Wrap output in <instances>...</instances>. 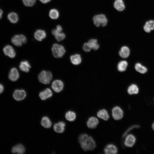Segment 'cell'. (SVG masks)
I'll return each instance as SVG.
<instances>
[{
  "label": "cell",
  "instance_id": "6da1fadb",
  "mask_svg": "<svg viewBox=\"0 0 154 154\" xmlns=\"http://www.w3.org/2000/svg\"><path fill=\"white\" fill-rule=\"evenodd\" d=\"M52 78V73L49 71L43 70L39 73L38 76L39 81L45 84L50 83Z\"/></svg>",
  "mask_w": 154,
  "mask_h": 154
},
{
  "label": "cell",
  "instance_id": "7a4b0ae2",
  "mask_svg": "<svg viewBox=\"0 0 154 154\" xmlns=\"http://www.w3.org/2000/svg\"><path fill=\"white\" fill-rule=\"evenodd\" d=\"M52 51L53 56L56 58L62 57L66 52L65 49L62 45L56 43L53 45Z\"/></svg>",
  "mask_w": 154,
  "mask_h": 154
},
{
  "label": "cell",
  "instance_id": "3957f363",
  "mask_svg": "<svg viewBox=\"0 0 154 154\" xmlns=\"http://www.w3.org/2000/svg\"><path fill=\"white\" fill-rule=\"evenodd\" d=\"M93 21L95 25L98 27L100 25L102 27L105 26L108 21L106 16L103 14L95 15L93 18Z\"/></svg>",
  "mask_w": 154,
  "mask_h": 154
},
{
  "label": "cell",
  "instance_id": "277c9868",
  "mask_svg": "<svg viewBox=\"0 0 154 154\" xmlns=\"http://www.w3.org/2000/svg\"><path fill=\"white\" fill-rule=\"evenodd\" d=\"M80 145L81 148L85 151L93 150L94 149L96 146V143L94 140L90 136H89L86 141Z\"/></svg>",
  "mask_w": 154,
  "mask_h": 154
},
{
  "label": "cell",
  "instance_id": "5b68a950",
  "mask_svg": "<svg viewBox=\"0 0 154 154\" xmlns=\"http://www.w3.org/2000/svg\"><path fill=\"white\" fill-rule=\"evenodd\" d=\"M12 43L17 46H21L23 44L25 43L27 41L26 37L23 35H15L12 38Z\"/></svg>",
  "mask_w": 154,
  "mask_h": 154
},
{
  "label": "cell",
  "instance_id": "8992f818",
  "mask_svg": "<svg viewBox=\"0 0 154 154\" xmlns=\"http://www.w3.org/2000/svg\"><path fill=\"white\" fill-rule=\"evenodd\" d=\"M112 115L114 119L116 120H120L123 117V111L119 107L116 106L112 109Z\"/></svg>",
  "mask_w": 154,
  "mask_h": 154
},
{
  "label": "cell",
  "instance_id": "52a82bcc",
  "mask_svg": "<svg viewBox=\"0 0 154 154\" xmlns=\"http://www.w3.org/2000/svg\"><path fill=\"white\" fill-rule=\"evenodd\" d=\"M26 96L25 91L22 89L15 90L13 94V97L17 101H20L24 100Z\"/></svg>",
  "mask_w": 154,
  "mask_h": 154
},
{
  "label": "cell",
  "instance_id": "ba28073f",
  "mask_svg": "<svg viewBox=\"0 0 154 154\" xmlns=\"http://www.w3.org/2000/svg\"><path fill=\"white\" fill-rule=\"evenodd\" d=\"M51 87L54 92L58 93L62 90L64 87V84L60 80H56L52 82Z\"/></svg>",
  "mask_w": 154,
  "mask_h": 154
},
{
  "label": "cell",
  "instance_id": "9c48e42d",
  "mask_svg": "<svg viewBox=\"0 0 154 154\" xmlns=\"http://www.w3.org/2000/svg\"><path fill=\"white\" fill-rule=\"evenodd\" d=\"M124 144L128 147H132L135 144L136 139L135 137L132 134L127 135L125 137Z\"/></svg>",
  "mask_w": 154,
  "mask_h": 154
},
{
  "label": "cell",
  "instance_id": "30bf717a",
  "mask_svg": "<svg viewBox=\"0 0 154 154\" xmlns=\"http://www.w3.org/2000/svg\"><path fill=\"white\" fill-rule=\"evenodd\" d=\"M3 50L5 54L10 58H13L16 56V52L15 50L10 45H8L5 46Z\"/></svg>",
  "mask_w": 154,
  "mask_h": 154
},
{
  "label": "cell",
  "instance_id": "8fae6325",
  "mask_svg": "<svg viewBox=\"0 0 154 154\" xmlns=\"http://www.w3.org/2000/svg\"><path fill=\"white\" fill-rule=\"evenodd\" d=\"M19 74L17 69L15 67L12 68L10 70L8 78L9 79L12 81H16L19 78Z\"/></svg>",
  "mask_w": 154,
  "mask_h": 154
},
{
  "label": "cell",
  "instance_id": "7c38bea8",
  "mask_svg": "<svg viewBox=\"0 0 154 154\" xmlns=\"http://www.w3.org/2000/svg\"><path fill=\"white\" fill-rule=\"evenodd\" d=\"M104 151L106 154H116L117 153V149L115 145L110 144L106 146Z\"/></svg>",
  "mask_w": 154,
  "mask_h": 154
},
{
  "label": "cell",
  "instance_id": "4fadbf2b",
  "mask_svg": "<svg viewBox=\"0 0 154 154\" xmlns=\"http://www.w3.org/2000/svg\"><path fill=\"white\" fill-rule=\"evenodd\" d=\"M52 95V92L49 88H46L44 91L40 92L39 94L40 98L43 100H45L51 97Z\"/></svg>",
  "mask_w": 154,
  "mask_h": 154
},
{
  "label": "cell",
  "instance_id": "5bb4252c",
  "mask_svg": "<svg viewBox=\"0 0 154 154\" xmlns=\"http://www.w3.org/2000/svg\"><path fill=\"white\" fill-rule=\"evenodd\" d=\"M45 31L42 30L38 29L34 34V37L35 39L37 41H41L46 37Z\"/></svg>",
  "mask_w": 154,
  "mask_h": 154
},
{
  "label": "cell",
  "instance_id": "9a60e30c",
  "mask_svg": "<svg viewBox=\"0 0 154 154\" xmlns=\"http://www.w3.org/2000/svg\"><path fill=\"white\" fill-rule=\"evenodd\" d=\"M99 121L98 119L95 117H90L87 122L88 127L90 129L95 128L98 124Z\"/></svg>",
  "mask_w": 154,
  "mask_h": 154
},
{
  "label": "cell",
  "instance_id": "2e32d148",
  "mask_svg": "<svg viewBox=\"0 0 154 154\" xmlns=\"http://www.w3.org/2000/svg\"><path fill=\"white\" fill-rule=\"evenodd\" d=\"M130 50L129 48L126 46H122L120 48L119 54V56L123 58H128L130 54Z\"/></svg>",
  "mask_w": 154,
  "mask_h": 154
},
{
  "label": "cell",
  "instance_id": "e0dca14e",
  "mask_svg": "<svg viewBox=\"0 0 154 154\" xmlns=\"http://www.w3.org/2000/svg\"><path fill=\"white\" fill-rule=\"evenodd\" d=\"M11 152L13 153L23 154L25 152V148L23 145L19 144L13 147Z\"/></svg>",
  "mask_w": 154,
  "mask_h": 154
},
{
  "label": "cell",
  "instance_id": "ac0fdd59",
  "mask_svg": "<svg viewBox=\"0 0 154 154\" xmlns=\"http://www.w3.org/2000/svg\"><path fill=\"white\" fill-rule=\"evenodd\" d=\"M65 123L62 121H60L55 123L53 127L54 131L57 133H62L65 130Z\"/></svg>",
  "mask_w": 154,
  "mask_h": 154
},
{
  "label": "cell",
  "instance_id": "d6986e66",
  "mask_svg": "<svg viewBox=\"0 0 154 154\" xmlns=\"http://www.w3.org/2000/svg\"><path fill=\"white\" fill-rule=\"evenodd\" d=\"M19 68L21 71L28 72L29 71L31 66L28 61L25 60L22 61L20 62Z\"/></svg>",
  "mask_w": 154,
  "mask_h": 154
},
{
  "label": "cell",
  "instance_id": "ffe728a7",
  "mask_svg": "<svg viewBox=\"0 0 154 154\" xmlns=\"http://www.w3.org/2000/svg\"><path fill=\"white\" fill-rule=\"evenodd\" d=\"M97 116L100 118L106 121L108 119L109 116L107 111L105 109L99 110L97 113Z\"/></svg>",
  "mask_w": 154,
  "mask_h": 154
},
{
  "label": "cell",
  "instance_id": "44dd1931",
  "mask_svg": "<svg viewBox=\"0 0 154 154\" xmlns=\"http://www.w3.org/2000/svg\"><path fill=\"white\" fill-rule=\"evenodd\" d=\"M127 92L129 95L136 94L139 93V88L136 84H133L128 87Z\"/></svg>",
  "mask_w": 154,
  "mask_h": 154
},
{
  "label": "cell",
  "instance_id": "7402d4cb",
  "mask_svg": "<svg viewBox=\"0 0 154 154\" xmlns=\"http://www.w3.org/2000/svg\"><path fill=\"white\" fill-rule=\"evenodd\" d=\"M143 29L147 33H149L151 30H154V21L150 20L146 22L144 26Z\"/></svg>",
  "mask_w": 154,
  "mask_h": 154
},
{
  "label": "cell",
  "instance_id": "603a6c76",
  "mask_svg": "<svg viewBox=\"0 0 154 154\" xmlns=\"http://www.w3.org/2000/svg\"><path fill=\"white\" fill-rule=\"evenodd\" d=\"M71 63L74 65L80 64L82 61V58L80 54H78L71 55L70 56Z\"/></svg>",
  "mask_w": 154,
  "mask_h": 154
},
{
  "label": "cell",
  "instance_id": "cb8c5ba5",
  "mask_svg": "<svg viewBox=\"0 0 154 154\" xmlns=\"http://www.w3.org/2000/svg\"><path fill=\"white\" fill-rule=\"evenodd\" d=\"M135 70L141 74H144L147 71L146 67L143 65L141 63L137 62L135 65Z\"/></svg>",
  "mask_w": 154,
  "mask_h": 154
},
{
  "label": "cell",
  "instance_id": "d4e9b609",
  "mask_svg": "<svg viewBox=\"0 0 154 154\" xmlns=\"http://www.w3.org/2000/svg\"><path fill=\"white\" fill-rule=\"evenodd\" d=\"M52 33L58 41H61L64 39L66 37V35L64 33L62 32H57L55 29H53L52 30Z\"/></svg>",
  "mask_w": 154,
  "mask_h": 154
},
{
  "label": "cell",
  "instance_id": "484cf974",
  "mask_svg": "<svg viewBox=\"0 0 154 154\" xmlns=\"http://www.w3.org/2000/svg\"><path fill=\"white\" fill-rule=\"evenodd\" d=\"M114 8L117 11H121L125 8V6L122 0H116L114 3Z\"/></svg>",
  "mask_w": 154,
  "mask_h": 154
},
{
  "label": "cell",
  "instance_id": "4316f807",
  "mask_svg": "<svg viewBox=\"0 0 154 154\" xmlns=\"http://www.w3.org/2000/svg\"><path fill=\"white\" fill-rule=\"evenodd\" d=\"M128 64L127 62L125 60H121L117 64L118 70L120 72L125 71L127 68Z\"/></svg>",
  "mask_w": 154,
  "mask_h": 154
},
{
  "label": "cell",
  "instance_id": "83f0119b",
  "mask_svg": "<svg viewBox=\"0 0 154 154\" xmlns=\"http://www.w3.org/2000/svg\"><path fill=\"white\" fill-rule=\"evenodd\" d=\"M42 125L45 128H50L52 125V122L49 118L47 116L42 117L41 120Z\"/></svg>",
  "mask_w": 154,
  "mask_h": 154
},
{
  "label": "cell",
  "instance_id": "f1b7e54d",
  "mask_svg": "<svg viewBox=\"0 0 154 154\" xmlns=\"http://www.w3.org/2000/svg\"><path fill=\"white\" fill-rule=\"evenodd\" d=\"M7 18L9 21L13 23H17L19 20L18 15L16 13L14 12H11L7 15Z\"/></svg>",
  "mask_w": 154,
  "mask_h": 154
},
{
  "label": "cell",
  "instance_id": "f546056e",
  "mask_svg": "<svg viewBox=\"0 0 154 154\" xmlns=\"http://www.w3.org/2000/svg\"><path fill=\"white\" fill-rule=\"evenodd\" d=\"M65 117L67 120L70 121H72L76 119V115L74 112L69 111L66 113Z\"/></svg>",
  "mask_w": 154,
  "mask_h": 154
},
{
  "label": "cell",
  "instance_id": "4dcf8cb0",
  "mask_svg": "<svg viewBox=\"0 0 154 154\" xmlns=\"http://www.w3.org/2000/svg\"><path fill=\"white\" fill-rule=\"evenodd\" d=\"M88 42L91 48L94 50H97L99 48V45L98 43L97 40L96 39H91Z\"/></svg>",
  "mask_w": 154,
  "mask_h": 154
},
{
  "label": "cell",
  "instance_id": "1f68e13d",
  "mask_svg": "<svg viewBox=\"0 0 154 154\" xmlns=\"http://www.w3.org/2000/svg\"><path fill=\"white\" fill-rule=\"evenodd\" d=\"M49 15L51 19H56L58 18L59 13L57 10L55 9H53L50 11Z\"/></svg>",
  "mask_w": 154,
  "mask_h": 154
},
{
  "label": "cell",
  "instance_id": "d6a6232c",
  "mask_svg": "<svg viewBox=\"0 0 154 154\" xmlns=\"http://www.w3.org/2000/svg\"><path fill=\"white\" fill-rule=\"evenodd\" d=\"M23 4L26 7H31L35 4L36 0H22Z\"/></svg>",
  "mask_w": 154,
  "mask_h": 154
},
{
  "label": "cell",
  "instance_id": "836d02e7",
  "mask_svg": "<svg viewBox=\"0 0 154 154\" xmlns=\"http://www.w3.org/2000/svg\"><path fill=\"white\" fill-rule=\"evenodd\" d=\"M89 137L88 135L85 133L81 134L78 137V141L80 144L84 143Z\"/></svg>",
  "mask_w": 154,
  "mask_h": 154
},
{
  "label": "cell",
  "instance_id": "e575fe53",
  "mask_svg": "<svg viewBox=\"0 0 154 154\" xmlns=\"http://www.w3.org/2000/svg\"><path fill=\"white\" fill-rule=\"evenodd\" d=\"M140 127V126L138 125H135L131 126L129 127L126 131L124 132L123 135V137H125L127 135L128 133L130 131L134 129L138 128Z\"/></svg>",
  "mask_w": 154,
  "mask_h": 154
},
{
  "label": "cell",
  "instance_id": "d590c367",
  "mask_svg": "<svg viewBox=\"0 0 154 154\" xmlns=\"http://www.w3.org/2000/svg\"><path fill=\"white\" fill-rule=\"evenodd\" d=\"M83 49L84 51L88 52L90 51L91 48L88 42H86L83 44Z\"/></svg>",
  "mask_w": 154,
  "mask_h": 154
},
{
  "label": "cell",
  "instance_id": "8d00e7d4",
  "mask_svg": "<svg viewBox=\"0 0 154 154\" xmlns=\"http://www.w3.org/2000/svg\"><path fill=\"white\" fill-rule=\"evenodd\" d=\"M56 31L58 33L62 32V29L61 26L58 25L56 26V29H55Z\"/></svg>",
  "mask_w": 154,
  "mask_h": 154
},
{
  "label": "cell",
  "instance_id": "74e56055",
  "mask_svg": "<svg viewBox=\"0 0 154 154\" xmlns=\"http://www.w3.org/2000/svg\"><path fill=\"white\" fill-rule=\"evenodd\" d=\"M4 90V87L3 85L2 84L0 83V94L3 92Z\"/></svg>",
  "mask_w": 154,
  "mask_h": 154
},
{
  "label": "cell",
  "instance_id": "f35d334b",
  "mask_svg": "<svg viewBox=\"0 0 154 154\" xmlns=\"http://www.w3.org/2000/svg\"><path fill=\"white\" fill-rule=\"evenodd\" d=\"M42 3L45 4L50 1L51 0H39Z\"/></svg>",
  "mask_w": 154,
  "mask_h": 154
},
{
  "label": "cell",
  "instance_id": "ab89813d",
  "mask_svg": "<svg viewBox=\"0 0 154 154\" xmlns=\"http://www.w3.org/2000/svg\"><path fill=\"white\" fill-rule=\"evenodd\" d=\"M3 14V11L0 9V19L1 18Z\"/></svg>",
  "mask_w": 154,
  "mask_h": 154
},
{
  "label": "cell",
  "instance_id": "60d3db41",
  "mask_svg": "<svg viewBox=\"0 0 154 154\" xmlns=\"http://www.w3.org/2000/svg\"><path fill=\"white\" fill-rule=\"evenodd\" d=\"M152 128L154 130V121L152 125Z\"/></svg>",
  "mask_w": 154,
  "mask_h": 154
}]
</instances>
